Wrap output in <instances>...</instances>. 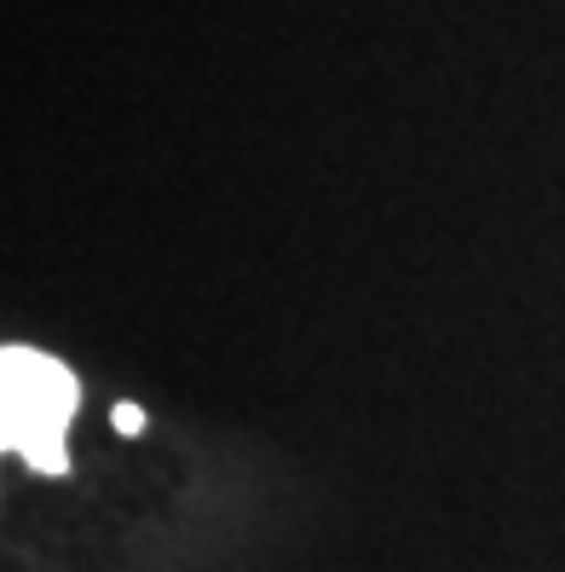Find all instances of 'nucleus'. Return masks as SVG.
I'll return each instance as SVG.
<instances>
[{"label":"nucleus","instance_id":"f257e3e1","mask_svg":"<svg viewBox=\"0 0 565 572\" xmlns=\"http://www.w3.org/2000/svg\"><path fill=\"white\" fill-rule=\"evenodd\" d=\"M75 405H82V388H75L70 364L23 341L0 347V445L12 457H23L41 475H64V434L75 422Z\"/></svg>","mask_w":565,"mask_h":572},{"label":"nucleus","instance_id":"f03ea898","mask_svg":"<svg viewBox=\"0 0 565 572\" xmlns=\"http://www.w3.org/2000/svg\"><path fill=\"white\" fill-rule=\"evenodd\" d=\"M110 422H116L121 434H139V428H145V411H139V405H116V416H110Z\"/></svg>","mask_w":565,"mask_h":572}]
</instances>
